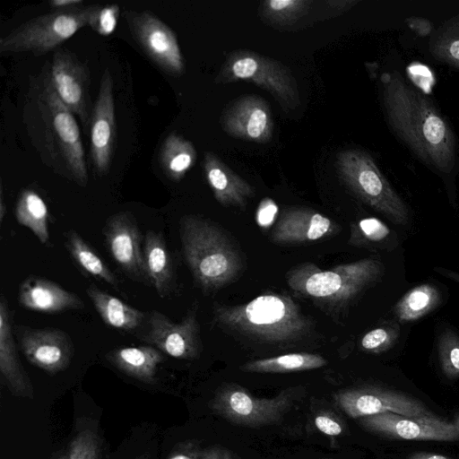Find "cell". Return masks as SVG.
I'll return each instance as SVG.
<instances>
[{
	"label": "cell",
	"instance_id": "13",
	"mask_svg": "<svg viewBox=\"0 0 459 459\" xmlns=\"http://www.w3.org/2000/svg\"><path fill=\"white\" fill-rule=\"evenodd\" d=\"M50 83L62 102L77 115L84 126L91 122L89 112L90 71L88 66L66 48L54 51Z\"/></svg>",
	"mask_w": 459,
	"mask_h": 459
},
{
	"label": "cell",
	"instance_id": "40",
	"mask_svg": "<svg viewBox=\"0 0 459 459\" xmlns=\"http://www.w3.org/2000/svg\"><path fill=\"white\" fill-rule=\"evenodd\" d=\"M197 459H241L231 450L220 446L198 449Z\"/></svg>",
	"mask_w": 459,
	"mask_h": 459
},
{
	"label": "cell",
	"instance_id": "19",
	"mask_svg": "<svg viewBox=\"0 0 459 459\" xmlns=\"http://www.w3.org/2000/svg\"><path fill=\"white\" fill-rule=\"evenodd\" d=\"M335 224L326 216L308 208H290L274 225L271 238L278 244L313 242L332 235Z\"/></svg>",
	"mask_w": 459,
	"mask_h": 459
},
{
	"label": "cell",
	"instance_id": "8",
	"mask_svg": "<svg viewBox=\"0 0 459 459\" xmlns=\"http://www.w3.org/2000/svg\"><path fill=\"white\" fill-rule=\"evenodd\" d=\"M291 404L290 395L258 398L236 384L221 386L210 403L213 412L232 424L259 428L277 423Z\"/></svg>",
	"mask_w": 459,
	"mask_h": 459
},
{
	"label": "cell",
	"instance_id": "1",
	"mask_svg": "<svg viewBox=\"0 0 459 459\" xmlns=\"http://www.w3.org/2000/svg\"><path fill=\"white\" fill-rule=\"evenodd\" d=\"M383 102L390 126L417 156L438 171L450 172L455 162V136L432 102L397 72L383 75Z\"/></svg>",
	"mask_w": 459,
	"mask_h": 459
},
{
	"label": "cell",
	"instance_id": "27",
	"mask_svg": "<svg viewBox=\"0 0 459 459\" xmlns=\"http://www.w3.org/2000/svg\"><path fill=\"white\" fill-rule=\"evenodd\" d=\"M326 364L327 360L321 355L295 352L248 361L241 369L252 373H290L316 369Z\"/></svg>",
	"mask_w": 459,
	"mask_h": 459
},
{
	"label": "cell",
	"instance_id": "22",
	"mask_svg": "<svg viewBox=\"0 0 459 459\" xmlns=\"http://www.w3.org/2000/svg\"><path fill=\"white\" fill-rule=\"evenodd\" d=\"M204 171L215 199L223 206L245 208L255 195L247 181L211 152L204 154Z\"/></svg>",
	"mask_w": 459,
	"mask_h": 459
},
{
	"label": "cell",
	"instance_id": "43",
	"mask_svg": "<svg viewBox=\"0 0 459 459\" xmlns=\"http://www.w3.org/2000/svg\"><path fill=\"white\" fill-rule=\"evenodd\" d=\"M83 0H52L49 2L55 11L74 9L83 6Z\"/></svg>",
	"mask_w": 459,
	"mask_h": 459
},
{
	"label": "cell",
	"instance_id": "5",
	"mask_svg": "<svg viewBox=\"0 0 459 459\" xmlns=\"http://www.w3.org/2000/svg\"><path fill=\"white\" fill-rule=\"evenodd\" d=\"M336 169L342 183L362 202L394 223H408L406 204L370 155L359 149L341 151L337 154Z\"/></svg>",
	"mask_w": 459,
	"mask_h": 459
},
{
	"label": "cell",
	"instance_id": "37",
	"mask_svg": "<svg viewBox=\"0 0 459 459\" xmlns=\"http://www.w3.org/2000/svg\"><path fill=\"white\" fill-rule=\"evenodd\" d=\"M357 227L360 236L371 242L384 241L391 234L389 228L377 218H365Z\"/></svg>",
	"mask_w": 459,
	"mask_h": 459
},
{
	"label": "cell",
	"instance_id": "36",
	"mask_svg": "<svg viewBox=\"0 0 459 459\" xmlns=\"http://www.w3.org/2000/svg\"><path fill=\"white\" fill-rule=\"evenodd\" d=\"M119 14L120 7L117 4H100L89 26L100 36H109L116 30Z\"/></svg>",
	"mask_w": 459,
	"mask_h": 459
},
{
	"label": "cell",
	"instance_id": "31",
	"mask_svg": "<svg viewBox=\"0 0 459 459\" xmlns=\"http://www.w3.org/2000/svg\"><path fill=\"white\" fill-rule=\"evenodd\" d=\"M14 214L17 221L28 229L42 244L49 240L48 210L44 200L31 189L22 191L17 200Z\"/></svg>",
	"mask_w": 459,
	"mask_h": 459
},
{
	"label": "cell",
	"instance_id": "33",
	"mask_svg": "<svg viewBox=\"0 0 459 459\" xmlns=\"http://www.w3.org/2000/svg\"><path fill=\"white\" fill-rule=\"evenodd\" d=\"M311 0H266L260 4L261 15L270 23L288 25L307 13Z\"/></svg>",
	"mask_w": 459,
	"mask_h": 459
},
{
	"label": "cell",
	"instance_id": "45",
	"mask_svg": "<svg viewBox=\"0 0 459 459\" xmlns=\"http://www.w3.org/2000/svg\"><path fill=\"white\" fill-rule=\"evenodd\" d=\"M407 459H455L446 455L425 451H416L408 455Z\"/></svg>",
	"mask_w": 459,
	"mask_h": 459
},
{
	"label": "cell",
	"instance_id": "47",
	"mask_svg": "<svg viewBox=\"0 0 459 459\" xmlns=\"http://www.w3.org/2000/svg\"><path fill=\"white\" fill-rule=\"evenodd\" d=\"M5 212H6V206L4 204L3 185L1 183V186H0V222L1 223L4 218Z\"/></svg>",
	"mask_w": 459,
	"mask_h": 459
},
{
	"label": "cell",
	"instance_id": "3",
	"mask_svg": "<svg viewBox=\"0 0 459 459\" xmlns=\"http://www.w3.org/2000/svg\"><path fill=\"white\" fill-rule=\"evenodd\" d=\"M179 235L186 262L202 290H216L238 277L241 255L218 225L197 215H185Z\"/></svg>",
	"mask_w": 459,
	"mask_h": 459
},
{
	"label": "cell",
	"instance_id": "21",
	"mask_svg": "<svg viewBox=\"0 0 459 459\" xmlns=\"http://www.w3.org/2000/svg\"><path fill=\"white\" fill-rule=\"evenodd\" d=\"M0 373L5 385L13 395L33 397L30 379L18 356L8 301L4 295L0 299Z\"/></svg>",
	"mask_w": 459,
	"mask_h": 459
},
{
	"label": "cell",
	"instance_id": "35",
	"mask_svg": "<svg viewBox=\"0 0 459 459\" xmlns=\"http://www.w3.org/2000/svg\"><path fill=\"white\" fill-rule=\"evenodd\" d=\"M399 336V330L392 326L377 327L366 333L360 340L361 348L371 353L390 349Z\"/></svg>",
	"mask_w": 459,
	"mask_h": 459
},
{
	"label": "cell",
	"instance_id": "16",
	"mask_svg": "<svg viewBox=\"0 0 459 459\" xmlns=\"http://www.w3.org/2000/svg\"><path fill=\"white\" fill-rule=\"evenodd\" d=\"M148 325L143 338L145 342L175 359H193L199 356L202 345L195 309L190 310L179 323L154 310Z\"/></svg>",
	"mask_w": 459,
	"mask_h": 459
},
{
	"label": "cell",
	"instance_id": "11",
	"mask_svg": "<svg viewBox=\"0 0 459 459\" xmlns=\"http://www.w3.org/2000/svg\"><path fill=\"white\" fill-rule=\"evenodd\" d=\"M359 422L368 431L390 439L459 441L455 423L436 414L408 417L388 411L359 418Z\"/></svg>",
	"mask_w": 459,
	"mask_h": 459
},
{
	"label": "cell",
	"instance_id": "2",
	"mask_svg": "<svg viewBox=\"0 0 459 459\" xmlns=\"http://www.w3.org/2000/svg\"><path fill=\"white\" fill-rule=\"evenodd\" d=\"M215 317L227 329L257 341L285 343L303 338L309 321L286 295L268 292L234 306H218Z\"/></svg>",
	"mask_w": 459,
	"mask_h": 459
},
{
	"label": "cell",
	"instance_id": "4",
	"mask_svg": "<svg viewBox=\"0 0 459 459\" xmlns=\"http://www.w3.org/2000/svg\"><path fill=\"white\" fill-rule=\"evenodd\" d=\"M384 273L382 263L366 258L322 270L312 263L290 269L286 279L296 293L329 304H343L354 299Z\"/></svg>",
	"mask_w": 459,
	"mask_h": 459
},
{
	"label": "cell",
	"instance_id": "42",
	"mask_svg": "<svg viewBox=\"0 0 459 459\" xmlns=\"http://www.w3.org/2000/svg\"><path fill=\"white\" fill-rule=\"evenodd\" d=\"M198 449L194 444L187 443L174 450L168 459H197Z\"/></svg>",
	"mask_w": 459,
	"mask_h": 459
},
{
	"label": "cell",
	"instance_id": "39",
	"mask_svg": "<svg viewBox=\"0 0 459 459\" xmlns=\"http://www.w3.org/2000/svg\"><path fill=\"white\" fill-rule=\"evenodd\" d=\"M278 208L275 203L269 198L264 199L258 207L256 219L262 227H267L273 221Z\"/></svg>",
	"mask_w": 459,
	"mask_h": 459
},
{
	"label": "cell",
	"instance_id": "48",
	"mask_svg": "<svg viewBox=\"0 0 459 459\" xmlns=\"http://www.w3.org/2000/svg\"><path fill=\"white\" fill-rule=\"evenodd\" d=\"M133 459H151V456L149 454H141L140 455H137Z\"/></svg>",
	"mask_w": 459,
	"mask_h": 459
},
{
	"label": "cell",
	"instance_id": "30",
	"mask_svg": "<svg viewBox=\"0 0 459 459\" xmlns=\"http://www.w3.org/2000/svg\"><path fill=\"white\" fill-rule=\"evenodd\" d=\"M441 302L439 290L430 283L420 284L408 290L395 304L394 314L400 323L419 320Z\"/></svg>",
	"mask_w": 459,
	"mask_h": 459
},
{
	"label": "cell",
	"instance_id": "15",
	"mask_svg": "<svg viewBox=\"0 0 459 459\" xmlns=\"http://www.w3.org/2000/svg\"><path fill=\"white\" fill-rule=\"evenodd\" d=\"M16 335L22 353L33 366L52 375L69 367L74 348L70 336L63 330L19 326Z\"/></svg>",
	"mask_w": 459,
	"mask_h": 459
},
{
	"label": "cell",
	"instance_id": "38",
	"mask_svg": "<svg viewBox=\"0 0 459 459\" xmlns=\"http://www.w3.org/2000/svg\"><path fill=\"white\" fill-rule=\"evenodd\" d=\"M314 422L319 431L331 437L339 436L343 431L340 419L332 412H319Z\"/></svg>",
	"mask_w": 459,
	"mask_h": 459
},
{
	"label": "cell",
	"instance_id": "24",
	"mask_svg": "<svg viewBox=\"0 0 459 459\" xmlns=\"http://www.w3.org/2000/svg\"><path fill=\"white\" fill-rule=\"evenodd\" d=\"M143 251L152 286L160 298L169 296L175 286V273L163 235L154 230H147Z\"/></svg>",
	"mask_w": 459,
	"mask_h": 459
},
{
	"label": "cell",
	"instance_id": "20",
	"mask_svg": "<svg viewBox=\"0 0 459 459\" xmlns=\"http://www.w3.org/2000/svg\"><path fill=\"white\" fill-rule=\"evenodd\" d=\"M18 300L23 307L40 313H60L84 307L82 300L59 284L34 275L22 281L19 287Z\"/></svg>",
	"mask_w": 459,
	"mask_h": 459
},
{
	"label": "cell",
	"instance_id": "9",
	"mask_svg": "<svg viewBox=\"0 0 459 459\" xmlns=\"http://www.w3.org/2000/svg\"><path fill=\"white\" fill-rule=\"evenodd\" d=\"M123 14L133 38L160 70L173 76L185 73L184 57L171 28L149 11L125 10Z\"/></svg>",
	"mask_w": 459,
	"mask_h": 459
},
{
	"label": "cell",
	"instance_id": "28",
	"mask_svg": "<svg viewBox=\"0 0 459 459\" xmlns=\"http://www.w3.org/2000/svg\"><path fill=\"white\" fill-rule=\"evenodd\" d=\"M196 156L193 143L173 133L163 142L160 160L166 175L174 181H179L195 165Z\"/></svg>",
	"mask_w": 459,
	"mask_h": 459
},
{
	"label": "cell",
	"instance_id": "46",
	"mask_svg": "<svg viewBox=\"0 0 459 459\" xmlns=\"http://www.w3.org/2000/svg\"><path fill=\"white\" fill-rule=\"evenodd\" d=\"M435 271L443 275L444 277L453 280L454 281L459 283V273L441 267L435 268Z\"/></svg>",
	"mask_w": 459,
	"mask_h": 459
},
{
	"label": "cell",
	"instance_id": "34",
	"mask_svg": "<svg viewBox=\"0 0 459 459\" xmlns=\"http://www.w3.org/2000/svg\"><path fill=\"white\" fill-rule=\"evenodd\" d=\"M437 357L441 370L450 380L459 378V336L445 329L437 342Z\"/></svg>",
	"mask_w": 459,
	"mask_h": 459
},
{
	"label": "cell",
	"instance_id": "32",
	"mask_svg": "<svg viewBox=\"0 0 459 459\" xmlns=\"http://www.w3.org/2000/svg\"><path fill=\"white\" fill-rule=\"evenodd\" d=\"M429 51L437 60L459 68V16L437 30L430 40Z\"/></svg>",
	"mask_w": 459,
	"mask_h": 459
},
{
	"label": "cell",
	"instance_id": "23",
	"mask_svg": "<svg viewBox=\"0 0 459 459\" xmlns=\"http://www.w3.org/2000/svg\"><path fill=\"white\" fill-rule=\"evenodd\" d=\"M106 359L122 373L146 384L156 381L158 367L165 359L163 352L152 345L115 349Z\"/></svg>",
	"mask_w": 459,
	"mask_h": 459
},
{
	"label": "cell",
	"instance_id": "25",
	"mask_svg": "<svg viewBox=\"0 0 459 459\" xmlns=\"http://www.w3.org/2000/svg\"><path fill=\"white\" fill-rule=\"evenodd\" d=\"M86 292L102 321L108 326L132 331L136 329L145 318V314L134 308L117 297L91 284Z\"/></svg>",
	"mask_w": 459,
	"mask_h": 459
},
{
	"label": "cell",
	"instance_id": "7",
	"mask_svg": "<svg viewBox=\"0 0 459 459\" xmlns=\"http://www.w3.org/2000/svg\"><path fill=\"white\" fill-rule=\"evenodd\" d=\"M246 81L268 91L282 109L300 105L297 82L287 66L271 57L249 50L232 52L223 63L217 82Z\"/></svg>",
	"mask_w": 459,
	"mask_h": 459
},
{
	"label": "cell",
	"instance_id": "26",
	"mask_svg": "<svg viewBox=\"0 0 459 459\" xmlns=\"http://www.w3.org/2000/svg\"><path fill=\"white\" fill-rule=\"evenodd\" d=\"M103 439L99 423L89 417L77 420L71 437L57 459H102Z\"/></svg>",
	"mask_w": 459,
	"mask_h": 459
},
{
	"label": "cell",
	"instance_id": "6",
	"mask_svg": "<svg viewBox=\"0 0 459 459\" xmlns=\"http://www.w3.org/2000/svg\"><path fill=\"white\" fill-rule=\"evenodd\" d=\"M99 6L100 4L83 5L35 17L1 38L0 54L30 52L40 56L56 50L82 27L90 25Z\"/></svg>",
	"mask_w": 459,
	"mask_h": 459
},
{
	"label": "cell",
	"instance_id": "17",
	"mask_svg": "<svg viewBox=\"0 0 459 459\" xmlns=\"http://www.w3.org/2000/svg\"><path fill=\"white\" fill-rule=\"evenodd\" d=\"M115 143L113 81L109 71L106 69L91 118V159L100 176L109 171Z\"/></svg>",
	"mask_w": 459,
	"mask_h": 459
},
{
	"label": "cell",
	"instance_id": "14",
	"mask_svg": "<svg viewBox=\"0 0 459 459\" xmlns=\"http://www.w3.org/2000/svg\"><path fill=\"white\" fill-rule=\"evenodd\" d=\"M44 100L50 112L53 134L72 178L79 185L88 182L85 154L74 114L62 102L48 81Z\"/></svg>",
	"mask_w": 459,
	"mask_h": 459
},
{
	"label": "cell",
	"instance_id": "44",
	"mask_svg": "<svg viewBox=\"0 0 459 459\" xmlns=\"http://www.w3.org/2000/svg\"><path fill=\"white\" fill-rule=\"evenodd\" d=\"M359 3L357 0H330L327 1L329 8L336 11V12H344Z\"/></svg>",
	"mask_w": 459,
	"mask_h": 459
},
{
	"label": "cell",
	"instance_id": "29",
	"mask_svg": "<svg viewBox=\"0 0 459 459\" xmlns=\"http://www.w3.org/2000/svg\"><path fill=\"white\" fill-rule=\"evenodd\" d=\"M65 247L72 258L82 270L114 288H118V281L116 275L94 248L74 230H69L65 232Z\"/></svg>",
	"mask_w": 459,
	"mask_h": 459
},
{
	"label": "cell",
	"instance_id": "18",
	"mask_svg": "<svg viewBox=\"0 0 459 459\" xmlns=\"http://www.w3.org/2000/svg\"><path fill=\"white\" fill-rule=\"evenodd\" d=\"M221 126L234 138L264 143L273 130L272 112L267 101L257 95H244L224 110Z\"/></svg>",
	"mask_w": 459,
	"mask_h": 459
},
{
	"label": "cell",
	"instance_id": "49",
	"mask_svg": "<svg viewBox=\"0 0 459 459\" xmlns=\"http://www.w3.org/2000/svg\"><path fill=\"white\" fill-rule=\"evenodd\" d=\"M453 422L455 423V425L459 429V414L455 417V420Z\"/></svg>",
	"mask_w": 459,
	"mask_h": 459
},
{
	"label": "cell",
	"instance_id": "12",
	"mask_svg": "<svg viewBox=\"0 0 459 459\" xmlns=\"http://www.w3.org/2000/svg\"><path fill=\"white\" fill-rule=\"evenodd\" d=\"M105 244L113 260L130 278L152 285L145 266L143 237L134 217L127 212L110 216L103 228Z\"/></svg>",
	"mask_w": 459,
	"mask_h": 459
},
{
	"label": "cell",
	"instance_id": "10",
	"mask_svg": "<svg viewBox=\"0 0 459 459\" xmlns=\"http://www.w3.org/2000/svg\"><path fill=\"white\" fill-rule=\"evenodd\" d=\"M334 400L353 419L388 411L408 417L435 414L421 400L403 392L379 386L367 385L342 390L334 394Z\"/></svg>",
	"mask_w": 459,
	"mask_h": 459
},
{
	"label": "cell",
	"instance_id": "41",
	"mask_svg": "<svg viewBox=\"0 0 459 459\" xmlns=\"http://www.w3.org/2000/svg\"><path fill=\"white\" fill-rule=\"evenodd\" d=\"M405 23L413 32L420 37L429 36L433 30L432 22L422 17H409L405 19Z\"/></svg>",
	"mask_w": 459,
	"mask_h": 459
}]
</instances>
